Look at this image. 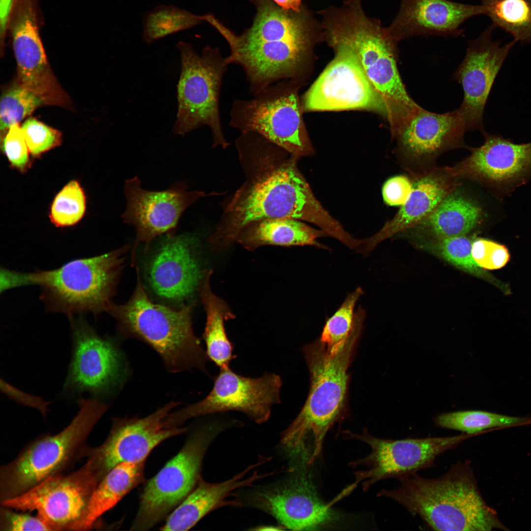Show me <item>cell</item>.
Here are the masks:
<instances>
[{"label":"cell","instance_id":"obj_32","mask_svg":"<svg viewBox=\"0 0 531 531\" xmlns=\"http://www.w3.org/2000/svg\"><path fill=\"white\" fill-rule=\"evenodd\" d=\"M494 28L510 33L516 42L531 43V0H481Z\"/></svg>","mask_w":531,"mask_h":531},{"label":"cell","instance_id":"obj_19","mask_svg":"<svg viewBox=\"0 0 531 531\" xmlns=\"http://www.w3.org/2000/svg\"><path fill=\"white\" fill-rule=\"evenodd\" d=\"M124 192L126 203L121 217L125 224L136 230L133 253L140 243L147 249L157 236L174 234L182 213L199 198L218 194L189 191L183 181L176 182L165 190L148 191L141 187L137 177L125 181Z\"/></svg>","mask_w":531,"mask_h":531},{"label":"cell","instance_id":"obj_43","mask_svg":"<svg viewBox=\"0 0 531 531\" xmlns=\"http://www.w3.org/2000/svg\"><path fill=\"white\" fill-rule=\"evenodd\" d=\"M413 184L406 176L399 175L389 178L384 184L382 194L384 202L389 206H402L410 197Z\"/></svg>","mask_w":531,"mask_h":531},{"label":"cell","instance_id":"obj_21","mask_svg":"<svg viewBox=\"0 0 531 531\" xmlns=\"http://www.w3.org/2000/svg\"><path fill=\"white\" fill-rule=\"evenodd\" d=\"M11 32L18 82L39 96L45 105L70 107V98L48 63L30 0H23L19 4Z\"/></svg>","mask_w":531,"mask_h":531},{"label":"cell","instance_id":"obj_6","mask_svg":"<svg viewBox=\"0 0 531 531\" xmlns=\"http://www.w3.org/2000/svg\"><path fill=\"white\" fill-rule=\"evenodd\" d=\"M128 249L125 246L101 255L75 259L50 270L23 273L1 267L0 291L37 285L47 311L63 313L70 320L75 313L96 315L108 311L112 303Z\"/></svg>","mask_w":531,"mask_h":531},{"label":"cell","instance_id":"obj_29","mask_svg":"<svg viewBox=\"0 0 531 531\" xmlns=\"http://www.w3.org/2000/svg\"><path fill=\"white\" fill-rule=\"evenodd\" d=\"M145 462L123 463L112 469L94 490L86 512L73 531L91 529L97 520L144 479Z\"/></svg>","mask_w":531,"mask_h":531},{"label":"cell","instance_id":"obj_7","mask_svg":"<svg viewBox=\"0 0 531 531\" xmlns=\"http://www.w3.org/2000/svg\"><path fill=\"white\" fill-rule=\"evenodd\" d=\"M139 271L137 268V284L130 299L122 305L112 303L108 312L117 320L121 332L156 351L170 372L197 368L207 374L208 357L193 332L191 306L175 310L153 302Z\"/></svg>","mask_w":531,"mask_h":531},{"label":"cell","instance_id":"obj_37","mask_svg":"<svg viewBox=\"0 0 531 531\" xmlns=\"http://www.w3.org/2000/svg\"><path fill=\"white\" fill-rule=\"evenodd\" d=\"M84 192L76 181L66 184L57 195L51 206L50 217L57 227H64L77 223L86 210Z\"/></svg>","mask_w":531,"mask_h":531},{"label":"cell","instance_id":"obj_27","mask_svg":"<svg viewBox=\"0 0 531 531\" xmlns=\"http://www.w3.org/2000/svg\"><path fill=\"white\" fill-rule=\"evenodd\" d=\"M266 462L260 457L259 461L231 478L217 483H210L199 478L197 485L190 494L167 516L161 531H187L209 512L225 505H239L237 499L228 500L233 496V492L240 488L252 486L256 481L268 475L273 472L260 474L257 471L248 477L246 475L252 469Z\"/></svg>","mask_w":531,"mask_h":531},{"label":"cell","instance_id":"obj_31","mask_svg":"<svg viewBox=\"0 0 531 531\" xmlns=\"http://www.w3.org/2000/svg\"><path fill=\"white\" fill-rule=\"evenodd\" d=\"M481 208L468 198L452 191L415 226L438 238L465 236L481 222Z\"/></svg>","mask_w":531,"mask_h":531},{"label":"cell","instance_id":"obj_41","mask_svg":"<svg viewBox=\"0 0 531 531\" xmlns=\"http://www.w3.org/2000/svg\"><path fill=\"white\" fill-rule=\"evenodd\" d=\"M2 148L12 165L21 169L27 165L30 152L19 123L11 125L4 134Z\"/></svg>","mask_w":531,"mask_h":531},{"label":"cell","instance_id":"obj_22","mask_svg":"<svg viewBox=\"0 0 531 531\" xmlns=\"http://www.w3.org/2000/svg\"><path fill=\"white\" fill-rule=\"evenodd\" d=\"M252 504L293 530H316L339 519L332 503L321 500L309 478L303 473L282 483L256 491Z\"/></svg>","mask_w":531,"mask_h":531},{"label":"cell","instance_id":"obj_20","mask_svg":"<svg viewBox=\"0 0 531 531\" xmlns=\"http://www.w3.org/2000/svg\"><path fill=\"white\" fill-rule=\"evenodd\" d=\"M495 28L491 25L476 38L468 41L466 54L453 74L464 91L463 102L458 109L467 131L479 130L482 134L484 108L495 78L510 50L516 42L501 46L493 41Z\"/></svg>","mask_w":531,"mask_h":531},{"label":"cell","instance_id":"obj_18","mask_svg":"<svg viewBox=\"0 0 531 531\" xmlns=\"http://www.w3.org/2000/svg\"><path fill=\"white\" fill-rule=\"evenodd\" d=\"M483 135V144L452 168L458 177L480 183L502 200L531 182V142L515 144L499 134Z\"/></svg>","mask_w":531,"mask_h":531},{"label":"cell","instance_id":"obj_26","mask_svg":"<svg viewBox=\"0 0 531 531\" xmlns=\"http://www.w3.org/2000/svg\"><path fill=\"white\" fill-rule=\"evenodd\" d=\"M457 178L452 168H446L432 171L416 180L408 199L393 218L373 236L362 239L359 253L368 256L384 240L417 225L452 191Z\"/></svg>","mask_w":531,"mask_h":531},{"label":"cell","instance_id":"obj_1","mask_svg":"<svg viewBox=\"0 0 531 531\" xmlns=\"http://www.w3.org/2000/svg\"><path fill=\"white\" fill-rule=\"evenodd\" d=\"M235 144L245 181L209 238L213 250H226L247 226L268 219L305 221L339 241L346 237L347 232L314 195L297 159L253 132L241 133Z\"/></svg>","mask_w":531,"mask_h":531},{"label":"cell","instance_id":"obj_17","mask_svg":"<svg viewBox=\"0 0 531 531\" xmlns=\"http://www.w3.org/2000/svg\"><path fill=\"white\" fill-rule=\"evenodd\" d=\"M70 321L72 356L61 394L73 397L87 392L99 400L121 378L120 354L113 342L98 335L82 316Z\"/></svg>","mask_w":531,"mask_h":531},{"label":"cell","instance_id":"obj_8","mask_svg":"<svg viewBox=\"0 0 531 531\" xmlns=\"http://www.w3.org/2000/svg\"><path fill=\"white\" fill-rule=\"evenodd\" d=\"M79 411L59 433L43 434L29 442L0 468V501L17 497L51 476L62 473L86 457L91 431L109 405L91 398L78 399Z\"/></svg>","mask_w":531,"mask_h":531},{"label":"cell","instance_id":"obj_38","mask_svg":"<svg viewBox=\"0 0 531 531\" xmlns=\"http://www.w3.org/2000/svg\"><path fill=\"white\" fill-rule=\"evenodd\" d=\"M363 294L362 289L357 288L326 321L319 340L328 350L337 347L349 335L354 325L355 306Z\"/></svg>","mask_w":531,"mask_h":531},{"label":"cell","instance_id":"obj_36","mask_svg":"<svg viewBox=\"0 0 531 531\" xmlns=\"http://www.w3.org/2000/svg\"><path fill=\"white\" fill-rule=\"evenodd\" d=\"M45 105L37 95L17 82L4 90L0 103V130L5 134L37 108Z\"/></svg>","mask_w":531,"mask_h":531},{"label":"cell","instance_id":"obj_4","mask_svg":"<svg viewBox=\"0 0 531 531\" xmlns=\"http://www.w3.org/2000/svg\"><path fill=\"white\" fill-rule=\"evenodd\" d=\"M471 463L459 461L435 478L417 473L403 477L398 479V488L383 489L378 495L400 503L433 530L480 531L499 528L495 511L479 492Z\"/></svg>","mask_w":531,"mask_h":531},{"label":"cell","instance_id":"obj_35","mask_svg":"<svg viewBox=\"0 0 531 531\" xmlns=\"http://www.w3.org/2000/svg\"><path fill=\"white\" fill-rule=\"evenodd\" d=\"M437 247L441 256L448 262L465 271L485 278L496 286L504 294H509V287L480 268L472 254L473 240L465 236L438 238Z\"/></svg>","mask_w":531,"mask_h":531},{"label":"cell","instance_id":"obj_46","mask_svg":"<svg viewBox=\"0 0 531 531\" xmlns=\"http://www.w3.org/2000/svg\"><path fill=\"white\" fill-rule=\"evenodd\" d=\"M281 527H284L282 526H278V527L263 526V527H259L258 528V529H255V530H258V531H278V530H281L283 529H281Z\"/></svg>","mask_w":531,"mask_h":531},{"label":"cell","instance_id":"obj_45","mask_svg":"<svg viewBox=\"0 0 531 531\" xmlns=\"http://www.w3.org/2000/svg\"><path fill=\"white\" fill-rule=\"evenodd\" d=\"M276 4L281 8L289 10L299 11L301 10L303 5L302 3L303 0H272Z\"/></svg>","mask_w":531,"mask_h":531},{"label":"cell","instance_id":"obj_5","mask_svg":"<svg viewBox=\"0 0 531 531\" xmlns=\"http://www.w3.org/2000/svg\"><path fill=\"white\" fill-rule=\"evenodd\" d=\"M362 327L361 323H355L347 337L335 349L328 350L319 339L302 348L310 374V389L299 413L282 433L281 442L290 450L298 451L311 437L309 464L320 454L326 433L344 412L348 370Z\"/></svg>","mask_w":531,"mask_h":531},{"label":"cell","instance_id":"obj_44","mask_svg":"<svg viewBox=\"0 0 531 531\" xmlns=\"http://www.w3.org/2000/svg\"><path fill=\"white\" fill-rule=\"evenodd\" d=\"M15 0H0V36L3 44Z\"/></svg>","mask_w":531,"mask_h":531},{"label":"cell","instance_id":"obj_40","mask_svg":"<svg viewBox=\"0 0 531 531\" xmlns=\"http://www.w3.org/2000/svg\"><path fill=\"white\" fill-rule=\"evenodd\" d=\"M472 254L476 264L483 269H500L510 259V253L505 245L486 238L473 240Z\"/></svg>","mask_w":531,"mask_h":531},{"label":"cell","instance_id":"obj_28","mask_svg":"<svg viewBox=\"0 0 531 531\" xmlns=\"http://www.w3.org/2000/svg\"><path fill=\"white\" fill-rule=\"evenodd\" d=\"M328 235L298 220L290 218L265 219L245 227L236 241L244 248L253 251L264 245L282 246L310 245L327 249L319 242L318 238Z\"/></svg>","mask_w":531,"mask_h":531},{"label":"cell","instance_id":"obj_3","mask_svg":"<svg viewBox=\"0 0 531 531\" xmlns=\"http://www.w3.org/2000/svg\"><path fill=\"white\" fill-rule=\"evenodd\" d=\"M319 14L323 39L329 46L342 43L354 50L385 103L389 123L402 120L419 106L407 92L398 70V42L380 21L366 15L361 0H346Z\"/></svg>","mask_w":531,"mask_h":531},{"label":"cell","instance_id":"obj_23","mask_svg":"<svg viewBox=\"0 0 531 531\" xmlns=\"http://www.w3.org/2000/svg\"><path fill=\"white\" fill-rule=\"evenodd\" d=\"M197 240L191 235L168 234L159 245L147 275L151 288L160 297L183 303L199 290L205 273L196 253Z\"/></svg>","mask_w":531,"mask_h":531},{"label":"cell","instance_id":"obj_33","mask_svg":"<svg viewBox=\"0 0 531 531\" xmlns=\"http://www.w3.org/2000/svg\"><path fill=\"white\" fill-rule=\"evenodd\" d=\"M435 421L440 427L474 435L488 429L531 422V419L527 417L511 416L480 410L444 413L439 415Z\"/></svg>","mask_w":531,"mask_h":531},{"label":"cell","instance_id":"obj_10","mask_svg":"<svg viewBox=\"0 0 531 531\" xmlns=\"http://www.w3.org/2000/svg\"><path fill=\"white\" fill-rule=\"evenodd\" d=\"M295 80L271 85L250 99H236L229 125L241 133L253 132L285 150L298 160L314 150L303 120V109Z\"/></svg>","mask_w":531,"mask_h":531},{"label":"cell","instance_id":"obj_12","mask_svg":"<svg viewBox=\"0 0 531 531\" xmlns=\"http://www.w3.org/2000/svg\"><path fill=\"white\" fill-rule=\"evenodd\" d=\"M345 434L347 438L364 442L371 448L369 455L350 465L366 467V470L354 473L357 483L362 481L364 491L380 480L398 479L433 467L438 456L475 436L462 433L449 437L390 440L374 437L366 429L361 434Z\"/></svg>","mask_w":531,"mask_h":531},{"label":"cell","instance_id":"obj_15","mask_svg":"<svg viewBox=\"0 0 531 531\" xmlns=\"http://www.w3.org/2000/svg\"><path fill=\"white\" fill-rule=\"evenodd\" d=\"M100 480L86 462L77 470L42 481L26 492L0 502L22 511H33L50 531H73L83 517Z\"/></svg>","mask_w":531,"mask_h":531},{"label":"cell","instance_id":"obj_14","mask_svg":"<svg viewBox=\"0 0 531 531\" xmlns=\"http://www.w3.org/2000/svg\"><path fill=\"white\" fill-rule=\"evenodd\" d=\"M280 377L266 373L258 378L238 375L230 367L220 369L213 387L203 400L170 413L168 420L181 426L187 420L208 414L237 411L258 424L269 419L273 406L280 403Z\"/></svg>","mask_w":531,"mask_h":531},{"label":"cell","instance_id":"obj_34","mask_svg":"<svg viewBox=\"0 0 531 531\" xmlns=\"http://www.w3.org/2000/svg\"><path fill=\"white\" fill-rule=\"evenodd\" d=\"M203 21L194 14L173 5H160L143 18V37L148 44L173 33L192 28Z\"/></svg>","mask_w":531,"mask_h":531},{"label":"cell","instance_id":"obj_42","mask_svg":"<svg viewBox=\"0 0 531 531\" xmlns=\"http://www.w3.org/2000/svg\"><path fill=\"white\" fill-rule=\"evenodd\" d=\"M0 531H50L49 528L37 516L19 513L1 505L0 508Z\"/></svg>","mask_w":531,"mask_h":531},{"label":"cell","instance_id":"obj_24","mask_svg":"<svg viewBox=\"0 0 531 531\" xmlns=\"http://www.w3.org/2000/svg\"><path fill=\"white\" fill-rule=\"evenodd\" d=\"M466 131L458 109L438 114L420 107L392 135L396 139L397 149L402 155L421 163L430 161L449 149L464 146Z\"/></svg>","mask_w":531,"mask_h":531},{"label":"cell","instance_id":"obj_11","mask_svg":"<svg viewBox=\"0 0 531 531\" xmlns=\"http://www.w3.org/2000/svg\"><path fill=\"white\" fill-rule=\"evenodd\" d=\"M230 425L216 421L192 434L177 454L145 485L131 530L150 529L184 500L201 477L202 463L208 446Z\"/></svg>","mask_w":531,"mask_h":531},{"label":"cell","instance_id":"obj_39","mask_svg":"<svg viewBox=\"0 0 531 531\" xmlns=\"http://www.w3.org/2000/svg\"><path fill=\"white\" fill-rule=\"evenodd\" d=\"M30 153L39 155L59 146L62 141L60 132L33 118L27 119L21 127Z\"/></svg>","mask_w":531,"mask_h":531},{"label":"cell","instance_id":"obj_13","mask_svg":"<svg viewBox=\"0 0 531 531\" xmlns=\"http://www.w3.org/2000/svg\"><path fill=\"white\" fill-rule=\"evenodd\" d=\"M335 56L303 97V111L365 110L387 120L382 95L365 73L354 50L342 43L330 46Z\"/></svg>","mask_w":531,"mask_h":531},{"label":"cell","instance_id":"obj_25","mask_svg":"<svg viewBox=\"0 0 531 531\" xmlns=\"http://www.w3.org/2000/svg\"><path fill=\"white\" fill-rule=\"evenodd\" d=\"M484 14L481 5L449 0H401L399 11L387 29L398 42L414 36H461L462 24Z\"/></svg>","mask_w":531,"mask_h":531},{"label":"cell","instance_id":"obj_2","mask_svg":"<svg viewBox=\"0 0 531 531\" xmlns=\"http://www.w3.org/2000/svg\"><path fill=\"white\" fill-rule=\"evenodd\" d=\"M256 13L251 27L236 35L213 15L206 20L227 41L229 64L243 69L254 95L274 83L299 77L313 45L322 39L321 22L304 5L284 9L272 0H251Z\"/></svg>","mask_w":531,"mask_h":531},{"label":"cell","instance_id":"obj_30","mask_svg":"<svg viewBox=\"0 0 531 531\" xmlns=\"http://www.w3.org/2000/svg\"><path fill=\"white\" fill-rule=\"evenodd\" d=\"M211 274L212 270L205 272L198 290L206 316L203 338L208 358L222 369L229 367L236 357L224 325L225 321L234 319L235 316L226 302L212 291L209 283Z\"/></svg>","mask_w":531,"mask_h":531},{"label":"cell","instance_id":"obj_9","mask_svg":"<svg viewBox=\"0 0 531 531\" xmlns=\"http://www.w3.org/2000/svg\"><path fill=\"white\" fill-rule=\"evenodd\" d=\"M176 47L180 53L181 70L173 133L183 135L207 126L212 136V147L226 148L229 143L222 130L219 97L222 78L229 65L226 57L218 49L208 46L203 48L201 55L186 42H178Z\"/></svg>","mask_w":531,"mask_h":531},{"label":"cell","instance_id":"obj_16","mask_svg":"<svg viewBox=\"0 0 531 531\" xmlns=\"http://www.w3.org/2000/svg\"><path fill=\"white\" fill-rule=\"evenodd\" d=\"M179 403L171 402L143 418H115L110 432L100 445L88 448L87 462L100 481L123 463L144 462L163 441L183 433L188 427L172 426L167 417Z\"/></svg>","mask_w":531,"mask_h":531}]
</instances>
